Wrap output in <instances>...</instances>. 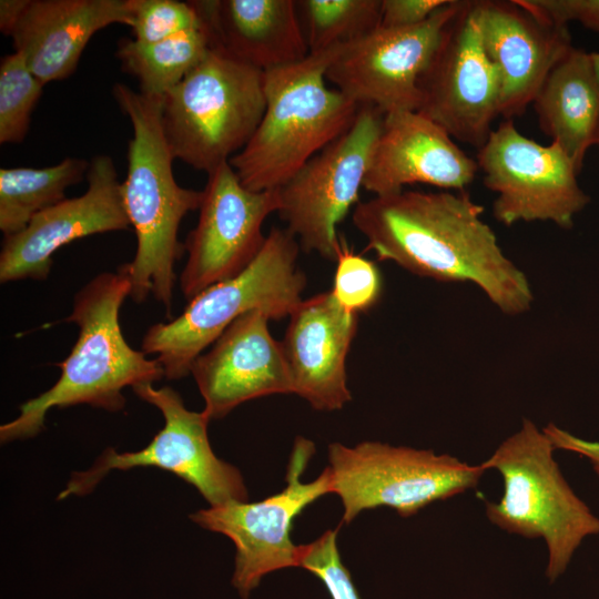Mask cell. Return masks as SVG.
I'll use <instances>...</instances> for the list:
<instances>
[{"label": "cell", "instance_id": "d6a6232c", "mask_svg": "<svg viewBox=\"0 0 599 599\" xmlns=\"http://www.w3.org/2000/svg\"><path fill=\"white\" fill-rule=\"evenodd\" d=\"M544 433L550 439L555 449H564L578 454L589 460L593 471L599 477V441H590L549 423Z\"/></svg>", "mask_w": 599, "mask_h": 599}, {"label": "cell", "instance_id": "7402d4cb", "mask_svg": "<svg viewBox=\"0 0 599 599\" xmlns=\"http://www.w3.org/2000/svg\"><path fill=\"white\" fill-rule=\"evenodd\" d=\"M215 45L262 71L293 64L309 54L293 0H196Z\"/></svg>", "mask_w": 599, "mask_h": 599}, {"label": "cell", "instance_id": "f546056e", "mask_svg": "<svg viewBox=\"0 0 599 599\" xmlns=\"http://www.w3.org/2000/svg\"><path fill=\"white\" fill-rule=\"evenodd\" d=\"M298 567L322 580L332 599H361L348 569L341 560L337 529L326 530L316 540L298 545Z\"/></svg>", "mask_w": 599, "mask_h": 599}, {"label": "cell", "instance_id": "83f0119b", "mask_svg": "<svg viewBox=\"0 0 599 599\" xmlns=\"http://www.w3.org/2000/svg\"><path fill=\"white\" fill-rule=\"evenodd\" d=\"M383 280L376 263L357 254L341 237L336 257L334 298L346 311L358 314L374 307L382 295Z\"/></svg>", "mask_w": 599, "mask_h": 599}, {"label": "cell", "instance_id": "4dcf8cb0", "mask_svg": "<svg viewBox=\"0 0 599 599\" xmlns=\"http://www.w3.org/2000/svg\"><path fill=\"white\" fill-rule=\"evenodd\" d=\"M547 19L568 26L571 21L599 33V0H524Z\"/></svg>", "mask_w": 599, "mask_h": 599}, {"label": "cell", "instance_id": "d4e9b609", "mask_svg": "<svg viewBox=\"0 0 599 599\" xmlns=\"http://www.w3.org/2000/svg\"><path fill=\"white\" fill-rule=\"evenodd\" d=\"M90 162L65 158L52 166L0 169V230L6 236L26 229L38 213L65 200V190L88 173Z\"/></svg>", "mask_w": 599, "mask_h": 599}, {"label": "cell", "instance_id": "836d02e7", "mask_svg": "<svg viewBox=\"0 0 599 599\" xmlns=\"http://www.w3.org/2000/svg\"><path fill=\"white\" fill-rule=\"evenodd\" d=\"M28 0H1L0 1V30L6 35H11L20 19Z\"/></svg>", "mask_w": 599, "mask_h": 599}, {"label": "cell", "instance_id": "5bb4252c", "mask_svg": "<svg viewBox=\"0 0 599 599\" xmlns=\"http://www.w3.org/2000/svg\"><path fill=\"white\" fill-rule=\"evenodd\" d=\"M281 207L280 192H254L229 162L207 174L195 227L187 234V260L180 288L190 301L207 287L241 274L261 252L265 220Z\"/></svg>", "mask_w": 599, "mask_h": 599}, {"label": "cell", "instance_id": "ac0fdd59", "mask_svg": "<svg viewBox=\"0 0 599 599\" xmlns=\"http://www.w3.org/2000/svg\"><path fill=\"white\" fill-rule=\"evenodd\" d=\"M270 321L263 309L248 311L193 362L190 374L210 419L222 418L251 399L293 394L291 373Z\"/></svg>", "mask_w": 599, "mask_h": 599}, {"label": "cell", "instance_id": "7c38bea8", "mask_svg": "<svg viewBox=\"0 0 599 599\" xmlns=\"http://www.w3.org/2000/svg\"><path fill=\"white\" fill-rule=\"evenodd\" d=\"M484 185L497 193L495 219L517 222L550 221L562 229L589 203L580 187L576 164L556 142L542 145L521 134L512 120H504L478 150Z\"/></svg>", "mask_w": 599, "mask_h": 599}, {"label": "cell", "instance_id": "484cf974", "mask_svg": "<svg viewBox=\"0 0 599 599\" xmlns=\"http://www.w3.org/2000/svg\"><path fill=\"white\" fill-rule=\"evenodd\" d=\"M309 53L348 45L380 27L382 0H302Z\"/></svg>", "mask_w": 599, "mask_h": 599}, {"label": "cell", "instance_id": "d6986e66", "mask_svg": "<svg viewBox=\"0 0 599 599\" xmlns=\"http://www.w3.org/2000/svg\"><path fill=\"white\" fill-rule=\"evenodd\" d=\"M437 123L417 111L384 115L364 180V190L383 196L406 185L427 184L443 191H465L478 171Z\"/></svg>", "mask_w": 599, "mask_h": 599}, {"label": "cell", "instance_id": "7a4b0ae2", "mask_svg": "<svg viewBox=\"0 0 599 599\" xmlns=\"http://www.w3.org/2000/svg\"><path fill=\"white\" fill-rule=\"evenodd\" d=\"M112 94L133 128L121 194L135 231L136 251L120 268L130 281V297L135 303L152 294L169 316L176 282L174 266L185 251L177 238L179 226L190 211L199 210L203 190L182 187L174 177V158L162 126V99L123 83H115Z\"/></svg>", "mask_w": 599, "mask_h": 599}, {"label": "cell", "instance_id": "cb8c5ba5", "mask_svg": "<svg viewBox=\"0 0 599 599\" xmlns=\"http://www.w3.org/2000/svg\"><path fill=\"white\" fill-rule=\"evenodd\" d=\"M214 45L212 28L203 18L202 26L162 41L142 43L121 39L115 55L122 70L139 81L141 93L163 99Z\"/></svg>", "mask_w": 599, "mask_h": 599}, {"label": "cell", "instance_id": "9c48e42d", "mask_svg": "<svg viewBox=\"0 0 599 599\" xmlns=\"http://www.w3.org/2000/svg\"><path fill=\"white\" fill-rule=\"evenodd\" d=\"M132 389L162 413L163 428L140 450L118 453L112 447L103 450L90 468L71 474L59 500L90 494L111 470L145 466L176 475L195 487L211 506L248 500L240 470L214 454L207 436L211 419L203 410H189L170 386L155 388L148 383Z\"/></svg>", "mask_w": 599, "mask_h": 599}, {"label": "cell", "instance_id": "ba28073f", "mask_svg": "<svg viewBox=\"0 0 599 599\" xmlns=\"http://www.w3.org/2000/svg\"><path fill=\"white\" fill-rule=\"evenodd\" d=\"M328 460L332 493L342 500L344 524L377 507L393 508L403 517L415 515L434 501L475 488L486 471L480 464L447 454L379 441L354 447L332 443Z\"/></svg>", "mask_w": 599, "mask_h": 599}, {"label": "cell", "instance_id": "44dd1931", "mask_svg": "<svg viewBox=\"0 0 599 599\" xmlns=\"http://www.w3.org/2000/svg\"><path fill=\"white\" fill-rule=\"evenodd\" d=\"M114 23L131 27L129 0H28L10 37L45 84L70 77L90 39Z\"/></svg>", "mask_w": 599, "mask_h": 599}, {"label": "cell", "instance_id": "4316f807", "mask_svg": "<svg viewBox=\"0 0 599 599\" xmlns=\"http://www.w3.org/2000/svg\"><path fill=\"white\" fill-rule=\"evenodd\" d=\"M44 83L13 52L0 64V143L22 142Z\"/></svg>", "mask_w": 599, "mask_h": 599}, {"label": "cell", "instance_id": "8fae6325", "mask_svg": "<svg viewBox=\"0 0 599 599\" xmlns=\"http://www.w3.org/2000/svg\"><path fill=\"white\" fill-rule=\"evenodd\" d=\"M314 451L313 441L296 438L287 466L286 487L282 491L260 501H230L190 515L196 525L233 541L232 583L243 599L265 575L298 566V546L291 539L293 521L308 505L332 493L327 467L316 479L302 481Z\"/></svg>", "mask_w": 599, "mask_h": 599}, {"label": "cell", "instance_id": "5b68a950", "mask_svg": "<svg viewBox=\"0 0 599 599\" xmlns=\"http://www.w3.org/2000/svg\"><path fill=\"white\" fill-rule=\"evenodd\" d=\"M300 243L285 227H273L255 260L233 278L216 283L189 301L169 323L152 325L142 339L156 354L166 379L186 377L195 358L241 315L263 309L271 319L290 317L307 284L298 266Z\"/></svg>", "mask_w": 599, "mask_h": 599}, {"label": "cell", "instance_id": "4fadbf2b", "mask_svg": "<svg viewBox=\"0 0 599 599\" xmlns=\"http://www.w3.org/2000/svg\"><path fill=\"white\" fill-rule=\"evenodd\" d=\"M417 112L478 150L499 115L500 82L480 33V0H461L419 79Z\"/></svg>", "mask_w": 599, "mask_h": 599}, {"label": "cell", "instance_id": "e575fe53", "mask_svg": "<svg viewBox=\"0 0 599 599\" xmlns=\"http://www.w3.org/2000/svg\"><path fill=\"white\" fill-rule=\"evenodd\" d=\"M590 55H591V60L595 67V71L599 78V52H592L590 53Z\"/></svg>", "mask_w": 599, "mask_h": 599}, {"label": "cell", "instance_id": "f1b7e54d", "mask_svg": "<svg viewBox=\"0 0 599 599\" xmlns=\"http://www.w3.org/2000/svg\"><path fill=\"white\" fill-rule=\"evenodd\" d=\"M134 40L153 43L202 26L194 1L129 0Z\"/></svg>", "mask_w": 599, "mask_h": 599}, {"label": "cell", "instance_id": "277c9868", "mask_svg": "<svg viewBox=\"0 0 599 599\" xmlns=\"http://www.w3.org/2000/svg\"><path fill=\"white\" fill-rule=\"evenodd\" d=\"M345 45L264 71L265 111L247 144L229 161L254 192L277 190L353 124L361 105L326 85Z\"/></svg>", "mask_w": 599, "mask_h": 599}, {"label": "cell", "instance_id": "9a60e30c", "mask_svg": "<svg viewBox=\"0 0 599 599\" xmlns=\"http://www.w3.org/2000/svg\"><path fill=\"white\" fill-rule=\"evenodd\" d=\"M460 6L461 0H449L418 26L379 27L345 45L329 64L326 80L358 105L383 114L417 111L419 79Z\"/></svg>", "mask_w": 599, "mask_h": 599}, {"label": "cell", "instance_id": "603a6c76", "mask_svg": "<svg viewBox=\"0 0 599 599\" xmlns=\"http://www.w3.org/2000/svg\"><path fill=\"white\" fill-rule=\"evenodd\" d=\"M532 103L540 129L580 172L599 136V78L590 53L572 47L550 71Z\"/></svg>", "mask_w": 599, "mask_h": 599}, {"label": "cell", "instance_id": "8992f818", "mask_svg": "<svg viewBox=\"0 0 599 599\" xmlns=\"http://www.w3.org/2000/svg\"><path fill=\"white\" fill-rule=\"evenodd\" d=\"M554 450L544 430L524 419L520 429L480 464L497 470L504 481L499 501L486 502V517L507 532L542 538L550 581L566 570L586 537L599 534V517L571 489Z\"/></svg>", "mask_w": 599, "mask_h": 599}, {"label": "cell", "instance_id": "1f68e13d", "mask_svg": "<svg viewBox=\"0 0 599 599\" xmlns=\"http://www.w3.org/2000/svg\"><path fill=\"white\" fill-rule=\"evenodd\" d=\"M449 0H382L383 28L415 27L429 19Z\"/></svg>", "mask_w": 599, "mask_h": 599}, {"label": "cell", "instance_id": "d590c367", "mask_svg": "<svg viewBox=\"0 0 599 599\" xmlns=\"http://www.w3.org/2000/svg\"><path fill=\"white\" fill-rule=\"evenodd\" d=\"M596 145L599 148V136H598L597 144H596Z\"/></svg>", "mask_w": 599, "mask_h": 599}, {"label": "cell", "instance_id": "2e32d148", "mask_svg": "<svg viewBox=\"0 0 599 599\" xmlns=\"http://www.w3.org/2000/svg\"><path fill=\"white\" fill-rule=\"evenodd\" d=\"M87 179L84 194L38 213L24 230L4 237L0 253L1 283L43 281L51 271L53 254L63 245L131 226L112 158L94 155Z\"/></svg>", "mask_w": 599, "mask_h": 599}, {"label": "cell", "instance_id": "30bf717a", "mask_svg": "<svg viewBox=\"0 0 599 599\" xmlns=\"http://www.w3.org/2000/svg\"><path fill=\"white\" fill-rule=\"evenodd\" d=\"M384 115L361 106L353 124L278 189L280 217L307 253L336 261L337 226L359 201Z\"/></svg>", "mask_w": 599, "mask_h": 599}, {"label": "cell", "instance_id": "52a82bcc", "mask_svg": "<svg viewBox=\"0 0 599 599\" xmlns=\"http://www.w3.org/2000/svg\"><path fill=\"white\" fill-rule=\"evenodd\" d=\"M265 105L264 71L214 45L162 99L173 158L210 174L247 144Z\"/></svg>", "mask_w": 599, "mask_h": 599}, {"label": "cell", "instance_id": "6da1fadb", "mask_svg": "<svg viewBox=\"0 0 599 599\" xmlns=\"http://www.w3.org/2000/svg\"><path fill=\"white\" fill-rule=\"evenodd\" d=\"M483 213L464 191L403 190L361 201L352 220L377 260L438 282L473 283L502 313H525L534 301L529 282Z\"/></svg>", "mask_w": 599, "mask_h": 599}, {"label": "cell", "instance_id": "ffe728a7", "mask_svg": "<svg viewBox=\"0 0 599 599\" xmlns=\"http://www.w3.org/2000/svg\"><path fill=\"white\" fill-rule=\"evenodd\" d=\"M358 328V314L344 309L331 291L304 298L290 315L281 346L293 394L314 409L337 410L352 399L346 358Z\"/></svg>", "mask_w": 599, "mask_h": 599}, {"label": "cell", "instance_id": "e0dca14e", "mask_svg": "<svg viewBox=\"0 0 599 599\" xmlns=\"http://www.w3.org/2000/svg\"><path fill=\"white\" fill-rule=\"evenodd\" d=\"M480 33L499 77V115L505 120L526 111L572 48L568 26L547 19L524 0H480Z\"/></svg>", "mask_w": 599, "mask_h": 599}, {"label": "cell", "instance_id": "3957f363", "mask_svg": "<svg viewBox=\"0 0 599 599\" xmlns=\"http://www.w3.org/2000/svg\"><path fill=\"white\" fill-rule=\"evenodd\" d=\"M126 274L103 272L88 282L74 296L67 322L79 327L78 339L61 363L57 383L20 406V414L1 425L0 440L7 444L41 433L47 413L87 404L108 412H119L125 405L122 390L162 379L164 370L143 351L132 348L121 331L120 308L130 296Z\"/></svg>", "mask_w": 599, "mask_h": 599}]
</instances>
